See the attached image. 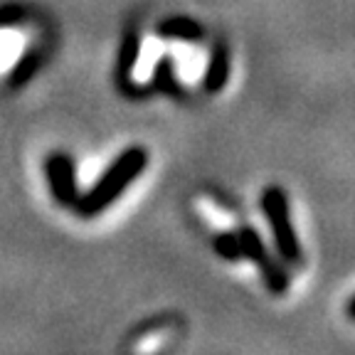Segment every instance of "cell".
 <instances>
[{"instance_id": "13", "label": "cell", "mask_w": 355, "mask_h": 355, "mask_svg": "<svg viewBox=\"0 0 355 355\" xmlns=\"http://www.w3.org/2000/svg\"><path fill=\"white\" fill-rule=\"evenodd\" d=\"M348 318H350V321L355 318V296H350V299H348Z\"/></svg>"}, {"instance_id": "11", "label": "cell", "mask_w": 355, "mask_h": 355, "mask_svg": "<svg viewBox=\"0 0 355 355\" xmlns=\"http://www.w3.org/2000/svg\"><path fill=\"white\" fill-rule=\"evenodd\" d=\"M212 250H215L217 257H222L225 261H232V264H237V261L244 259L242 247H239V239L234 232H215L212 234Z\"/></svg>"}, {"instance_id": "9", "label": "cell", "mask_w": 355, "mask_h": 355, "mask_svg": "<svg viewBox=\"0 0 355 355\" xmlns=\"http://www.w3.org/2000/svg\"><path fill=\"white\" fill-rule=\"evenodd\" d=\"M40 64H42V55L37 50H28L20 60L15 62V67L10 69V77H8V84L10 89H22L30 79L37 74Z\"/></svg>"}, {"instance_id": "2", "label": "cell", "mask_w": 355, "mask_h": 355, "mask_svg": "<svg viewBox=\"0 0 355 355\" xmlns=\"http://www.w3.org/2000/svg\"><path fill=\"white\" fill-rule=\"evenodd\" d=\"M261 212H264L266 222H269L279 259L286 261V264H301L304 250H301V242L296 237L291 212H288V198L284 193V188L272 185V188H266L261 193Z\"/></svg>"}, {"instance_id": "6", "label": "cell", "mask_w": 355, "mask_h": 355, "mask_svg": "<svg viewBox=\"0 0 355 355\" xmlns=\"http://www.w3.org/2000/svg\"><path fill=\"white\" fill-rule=\"evenodd\" d=\"M139 55H141V33L139 30H128L121 40L119 60H116V82L121 87H126L131 82L133 67L139 64Z\"/></svg>"}, {"instance_id": "3", "label": "cell", "mask_w": 355, "mask_h": 355, "mask_svg": "<svg viewBox=\"0 0 355 355\" xmlns=\"http://www.w3.org/2000/svg\"><path fill=\"white\" fill-rule=\"evenodd\" d=\"M44 173H47V185H50V193L57 205L74 207L79 198V188L72 155L64 153V150H52L44 161Z\"/></svg>"}, {"instance_id": "1", "label": "cell", "mask_w": 355, "mask_h": 355, "mask_svg": "<svg viewBox=\"0 0 355 355\" xmlns=\"http://www.w3.org/2000/svg\"><path fill=\"white\" fill-rule=\"evenodd\" d=\"M148 166V153L141 146H131L126 148L116 161L106 168L104 175L96 180L92 188L84 195H79L77 202H74V210L79 217H96L99 212H104L109 205H114L123 193H126L128 185L141 175Z\"/></svg>"}, {"instance_id": "7", "label": "cell", "mask_w": 355, "mask_h": 355, "mask_svg": "<svg viewBox=\"0 0 355 355\" xmlns=\"http://www.w3.org/2000/svg\"><path fill=\"white\" fill-rule=\"evenodd\" d=\"M153 89L155 92H161V94H168V96H183V87L178 82L175 77V64H173V57L171 55H163L158 60L153 69Z\"/></svg>"}, {"instance_id": "12", "label": "cell", "mask_w": 355, "mask_h": 355, "mask_svg": "<svg viewBox=\"0 0 355 355\" xmlns=\"http://www.w3.org/2000/svg\"><path fill=\"white\" fill-rule=\"evenodd\" d=\"M20 22H25V10L20 6H3L0 8V30L17 28Z\"/></svg>"}, {"instance_id": "4", "label": "cell", "mask_w": 355, "mask_h": 355, "mask_svg": "<svg viewBox=\"0 0 355 355\" xmlns=\"http://www.w3.org/2000/svg\"><path fill=\"white\" fill-rule=\"evenodd\" d=\"M155 35L163 40H178V42H200L205 37V28L188 15H171L155 25Z\"/></svg>"}, {"instance_id": "5", "label": "cell", "mask_w": 355, "mask_h": 355, "mask_svg": "<svg viewBox=\"0 0 355 355\" xmlns=\"http://www.w3.org/2000/svg\"><path fill=\"white\" fill-rule=\"evenodd\" d=\"M227 79H230V50L227 44L217 42L210 52V60H207L202 87H205L207 94H220L222 89L227 87Z\"/></svg>"}, {"instance_id": "10", "label": "cell", "mask_w": 355, "mask_h": 355, "mask_svg": "<svg viewBox=\"0 0 355 355\" xmlns=\"http://www.w3.org/2000/svg\"><path fill=\"white\" fill-rule=\"evenodd\" d=\"M234 234H237V239H239V247H242L244 259H250L252 264L259 266L261 261L269 257V252H266L264 242H261L259 232H257L254 227H250V225H242V227H239Z\"/></svg>"}, {"instance_id": "8", "label": "cell", "mask_w": 355, "mask_h": 355, "mask_svg": "<svg viewBox=\"0 0 355 355\" xmlns=\"http://www.w3.org/2000/svg\"><path fill=\"white\" fill-rule=\"evenodd\" d=\"M259 269H261V279H264V286L269 288L274 296L286 294L288 284H291V277H288L286 266H284L282 259H277V257L269 254L259 264Z\"/></svg>"}]
</instances>
